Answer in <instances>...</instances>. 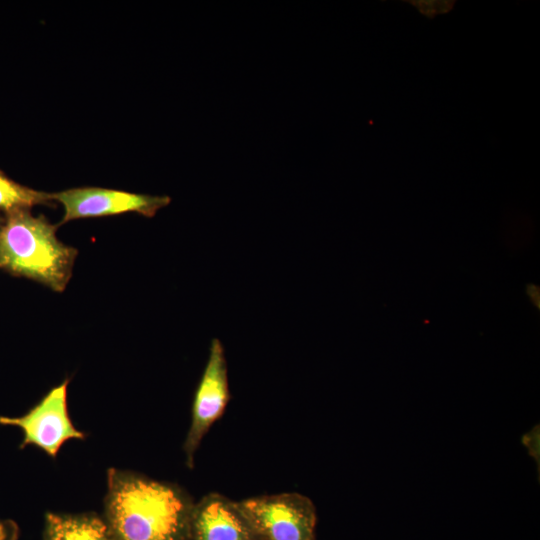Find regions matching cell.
I'll list each match as a JSON object with an SVG mask.
<instances>
[{"label": "cell", "mask_w": 540, "mask_h": 540, "mask_svg": "<svg viewBox=\"0 0 540 540\" xmlns=\"http://www.w3.org/2000/svg\"><path fill=\"white\" fill-rule=\"evenodd\" d=\"M194 504L173 484L108 471L105 522L115 540H191Z\"/></svg>", "instance_id": "6da1fadb"}, {"label": "cell", "mask_w": 540, "mask_h": 540, "mask_svg": "<svg viewBox=\"0 0 540 540\" xmlns=\"http://www.w3.org/2000/svg\"><path fill=\"white\" fill-rule=\"evenodd\" d=\"M57 225L30 210L5 214L0 231V269L62 292L72 276L77 249L56 236Z\"/></svg>", "instance_id": "7a4b0ae2"}, {"label": "cell", "mask_w": 540, "mask_h": 540, "mask_svg": "<svg viewBox=\"0 0 540 540\" xmlns=\"http://www.w3.org/2000/svg\"><path fill=\"white\" fill-rule=\"evenodd\" d=\"M236 502L258 540H315L316 508L302 494L280 493Z\"/></svg>", "instance_id": "3957f363"}, {"label": "cell", "mask_w": 540, "mask_h": 540, "mask_svg": "<svg viewBox=\"0 0 540 540\" xmlns=\"http://www.w3.org/2000/svg\"><path fill=\"white\" fill-rule=\"evenodd\" d=\"M69 379L53 387L35 406L20 417L0 416L1 425L19 427L24 434L20 448L34 445L56 457L64 442L83 440L85 434L74 427L67 407Z\"/></svg>", "instance_id": "277c9868"}, {"label": "cell", "mask_w": 540, "mask_h": 540, "mask_svg": "<svg viewBox=\"0 0 540 540\" xmlns=\"http://www.w3.org/2000/svg\"><path fill=\"white\" fill-rule=\"evenodd\" d=\"M53 201L62 204L60 224L75 219L137 213L154 217L170 204L169 196H154L101 187H78L51 193Z\"/></svg>", "instance_id": "5b68a950"}, {"label": "cell", "mask_w": 540, "mask_h": 540, "mask_svg": "<svg viewBox=\"0 0 540 540\" xmlns=\"http://www.w3.org/2000/svg\"><path fill=\"white\" fill-rule=\"evenodd\" d=\"M228 369L223 344L215 338L192 405L191 425L183 449L186 463L193 467L194 455L210 427L223 414L230 400Z\"/></svg>", "instance_id": "8992f818"}, {"label": "cell", "mask_w": 540, "mask_h": 540, "mask_svg": "<svg viewBox=\"0 0 540 540\" xmlns=\"http://www.w3.org/2000/svg\"><path fill=\"white\" fill-rule=\"evenodd\" d=\"M191 540H258L237 502L210 493L194 504Z\"/></svg>", "instance_id": "52a82bcc"}, {"label": "cell", "mask_w": 540, "mask_h": 540, "mask_svg": "<svg viewBox=\"0 0 540 540\" xmlns=\"http://www.w3.org/2000/svg\"><path fill=\"white\" fill-rule=\"evenodd\" d=\"M43 540H115L105 522L93 514L47 513Z\"/></svg>", "instance_id": "ba28073f"}, {"label": "cell", "mask_w": 540, "mask_h": 540, "mask_svg": "<svg viewBox=\"0 0 540 540\" xmlns=\"http://www.w3.org/2000/svg\"><path fill=\"white\" fill-rule=\"evenodd\" d=\"M51 201V193L24 186L0 170V212L4 215L18 210H31L36 205H49Z\"/></svg>", "instance_id": "9c48e42d"}, {"label": "cell", "mask_w": 540, "mask_h": 540, "mask_svg": "<svg viewBox=\"0 0 540 540\" xmlns=\"http://www.w3.org/2000/svg\"><path fill=\"white\" fill-rule=\"evenodd\" d=\"M452 3V2H451ZM448 1H422L415 2V6L426 15H434L435 13H442L448 11L452 4Z\"/></svg>", "instance_id": "30bf717a"}, {"label": "cell", "mask_w": 540, "mask_h": 540, "mask_svg": "<svg viewBox=\"0 0 540 540\" xmlns=\"http://www.w3.org/2000/svg\"><path fill=\"white\" fill-rule=\"evenodd\" d=\"M17 526L9 520H0V540H16Z\"/></svg>", "instance_id": "8fae6325"}, {"label": "cell", "mask_w": 540, "mask_h": 540, "mask_svg": "<svg viewBox=\"0 0 540 540\" xmlns=\"http://www.w3.org/2000/svg\"><path fill=\"white\" fill-rule=\"evenodd\" d=\"M528 295L531 297L532 301L536 304L539 301V292L538 287L536 286H528L527 289Z\"/></svg>", "instance_id": "7c38bea8"}, {"label": "cell", "mask_w": 540, "mask_h": 540, "mask_svg": "<svg viewBox=\"0 0 540 540\" xmlns=\"http://www.w3.org/2000/svg\"><path fill=\"white\" fill-rule=\"evenodd\" d=\"M4 220H5V215H4L3 213L0 212V231H1V229H2Z\"/></svg>", "instance_id": "4fadbf2b"}]
</instances>
